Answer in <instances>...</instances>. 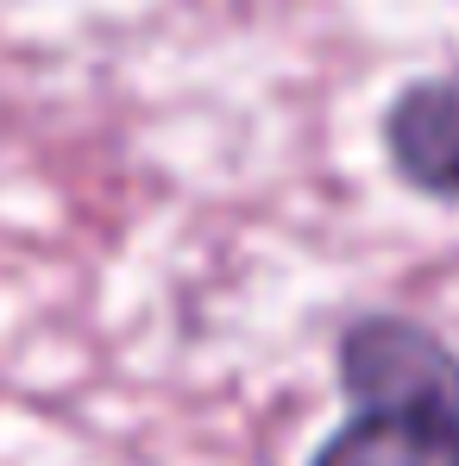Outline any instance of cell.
<instances>
[{
  "label": "cell",
  "instance_id": "cell-1",
  "mask_svg": "<svg viewBox=\"0 0 459 466\" xmlns=\"http://www.w3.org/2000/svg\"><path fill=\"white\" fill-rule=\"evenodd\" d=\"M353 416L308 466H459V353L415 315L365 309L334 347Z\"/></svg>",
  "mask_w": 459,
  "mask_h": 466
},
{
  "label": "cell",
  "instance_id": "cell-2",
  "mask_svg": "<svg viewBox=\"0 0 459 466\" xmlns=\"http://www.w3.org/2000/svg\"><path fill=\"white\" fill-rule=\"evenodd\" d=\"M378 139L403 189L459 208V64L403 82L384 101Z\"/></svg>",
  "mask_w": 459,
  "mask_h": 466
}]
</instances>
